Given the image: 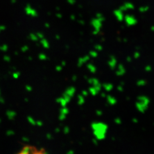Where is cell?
<instances>
[{"label": "cell", "instance_id": "cell-43", "mask_svg": "<svg viewBox=\"0 0 154 154\" xmlns=\"http://www.w3.org/2000/svg\"><path fill=\"white\" fill-rule=\"evenodd\" d=\"M56 70L57 71H59V72L61 71L62 70V66H56Z\"/></svg>", "mask_w": 154, "mask_h": 154}, {"label": "cell", "instance_id": "cell-47", "mask_svg": "<svg viewBox=\"0 0 154 154\" xmlns=\"http://www.w3.org/2000/svg\"><path fill=\"white\" fill-rule=\"evenodd\" d=\"M93 143L95 144V145H97V144H98V139H93Z\"/></svg>", "mask_w": 154, "mask_h": 154}, {"label": "cell", "instance_id": "cell-42", "mask_svg": "<svg viewBox=\"0 0 154 154\" xmlns=\"http://www.w3.org/2000/svg\"><path fill=\"white\" fill-rule=\"evenodd\" d=\"M82 95L84 96V97H85V96H88V92L87 91H82Z\"/></svg>", "mask_w": 154, "mask_h": 154}, {"label": "cell", "instance_id": "cell-25", "mask_svg": "<svg viewBox=\"0 0 154 154\" xmlns=\"http://www.w3.org/2000/svg\"><path fill=\"white\" fill-rule=\"evenodd\" d=\"M98 53L96 52V51H91L89 52V56L91 57H93V58H96L98 57Z\"/></svg>", "mask_w": 154, "mask_h": 154}, {"label": "cell", "instance_id": "cell-4", "mask_svg": "<svg viewBox=\"0 0 154 154\" xmlns=\"http://www.w3.org/2000/svg\"><path fill=\"white\" fill-rule=\"evenodd\" d=\"M108 64L109 67L112 69H114L117 64V60L114 56H111L110 57V59L108 61Z\"/></svg>", "mask_w": 154, "mask_h": 154}, {"label": "cell", "instance_id": "cell-44", "mask_svg": "<svg viewBox=\"0 0 154 154\" xmlns=\"http://www.w3.org/2000/svg\"><path fill=\"white\" fill-rule=\"evenodd\" d=\"M117 89H118V90L119 91H120V92H122V91H123V85H120L118 86V88Z\"/></svg>", "mask_w": 154, "mask_h": 154}, {"label": "cell", "instance_id": "cell-20", "mask_svg": "<svg viewBox=\"0 0 154 154\" xmlns=\"http://www.w3.org/2000/svg\"><path fill=\"white\" fill-rule=\"evenodd\" d=\"M116 16L117 18L119 21H122L123 19V14L120 12V11H116L115 12Z\"/></svg>", "mask_w": 154, "mask_h": 154}, {"label": "cell", "instance_id": "cell-37", "mask_svg": "<svg viewBox=\"0 0 154 154\" xmlns=\"http://www.w3.org/2000/svg\"><path fill=\"white\" fill-rule=\"evenodd\" d=\"M69 128L68 127H64V133L65 134H69Z\"/></svg>", "mask_w": 154, "mask_h": 154}, {"label": "cell", "instance_id": "cell-5", "mask_svg": "<svg viewBox=\"0 0 154 154\" xmlns=\"http://www.w3.org/2000/svg\"><path fill=\"white\" fill-rule=\"evenodd\" d=\"M89 59H90V56L89 55H85L83 57L79 58L77 66H78V67H81L84 63H85V62L89 61Z\"/></svg>", "mask_w": 154, "mask_h": 154}, {"label": "cell", "instance_id": "cell-13", "mask_svg": "<svg viewBox=\"0 0 154 154\" xmlns=\"http://www.w3.org/2000/svg\"><path fill=\"white\" fill-rule=\"evenodd\" d=\"M31 152H32L31 147H30L29 146H26L22 149V150L19 153H20L21 154H28V153H30Z\"/></svg>", "mask_w": 154, "mask_h": 154}, {"label": "cell", "instance_id": "cell-53", "mask_svg": "<svg viewBox=\"0 0 154 154\" xmlns=\"http://www.w3.org/2000/svg\"><path fill=\"white\" fill-rule=\"evenodd\" d=\"M74 153V151L73 150H69L67 152V154H73Z\"/></svg>", "mask_w": 154, "mask_h": 154}, {"label": "cell", "instance_id": "cell-10", "mask_svg": "<svg viewBox=\"0 0 154 154\" xmlns=\"http://www.w3.org/2000/svg\"><path fill=\"white\" fill-rule=\"evenodd\" d=\"M56 102L58 103H59L62 107H66V105H67V104L68 103L67 102V101L63 98V97H60V98H57V100H56Z\"/></svg>", "mask_w": 154, "mask_h": 154}, {"label": "cell", "instance_id": "cell-46", "mask_svg": "<svg viewBox=\"0 0 154 154\" xmlns=\"http://www.w3.org/2000/svg\"><path fill=\"white\" fill-rule=\"evenodd\" d=\"M46 138L48 139H52V136H51V134H46Z\"/></svg>", "mask_w": 154, "mask_h": 154}, {"label": "cell", "instance_id": "cell-39", "mask_svg": "<svg viewBox=\"0 0 154 154\" xmlns=\"http://www.w3.org/2000/svg\"><path fill=\"white\" fill-rule=\"evenodd\" d=\"M37 37H38V38H40V39H42V38H44V35H43L42 33H39V32L37 33Z\"/></svg>", "mask_w": 154, "mask_h": 154}, {"label": "cell", "instance_id": "cell-35", "mask_svg": "<svg viewBox=\"0 0 154 154\" xmlns=\"http://www.w3.org/2000/svg\"><path fill=\"white\" fill-rule=\"evenodd\" d=\"M114 122H115V123H116L117 125H120V124L122 123V120H121V119H120V118H117L115 119Z\"/></svg>", "mask_w": 154, "mask_h": 154}, {"label": "cell", "instance_id": "cell-48", "mask_svg": "<svg viewBox=\"0 0 154 154\" xmlns=\"http://www.w3.org/2000/svg\"><path fill=\"white\" fill-rule=\"evenodd\" d=\"M23 141L24 142H28L29 141V139L28 137H23Z\"/></svg>", "mask_w": 154, "mask_h": 154}, {"label": "cell", "instance_id": "cell-34", "mask_svg": "<svg viewBox=\"0 0 154 154\" xmlns=\"http://www.w3.org/2000/svg\"><path fill=\"white\" fill-rule=\"evenodd\" d=\"M28 49H29L28 46H26V45H25V46H23L21 48V51H22L23 52H26V51H27L28 50Z\"/></svg>", "mask_w": 154, "mask_h": 154}, {"label": "cell", "instance_id": "cell-14", "mask_svg": "<svg viewBox=\"0 0 154 154\" xmlns=\"http://www.w3.org/2000/svg\"><path fill=\"white\" fill-rule=\"evenodd\" d=\"M88 82L89 84L93 85V86H95L96 85H98L100 84V82L97 79L95 78H91L88 79Z\"/></svg>", "mask_w": 154, "mask_h": 154}, {"label": "cell", "instance_id": "cell-9", "mask_svg": "<svg viewBox=\"0 0 154 154\" xmlns=\"http://www.w3.org/2000/svg\"><path fill=\"white\" fill-rule=\"evenodd\" d=\"M6 115L8 119L12 120L16 116V112L15 111H14V110H8L6 112Z\"/></svg>", "mask_w": 154, "mask_h": 154}, {"label": "cell", "instance_id": "cell-24", "mask_svg": "<svg viewBox=\"0 0 154 154\" xmlns=\"http://www.w3.org/2000/svg\"><path fill=\"white\" fill-rule=\"evenodd\" d=\"M137 85L138 86H140V87L145 85H146V81L144 80H139V81H137Z\"/></svg>", "mask_w": 154, "mask_h": 154}, {"label": "cell", "instance_id": "cell-11", "mask_svg": "<svg viewBox=\"0 0 154 154\" xmlns=\"http://www.w3.org/2000/svg\"><path fill=\"white\" fill-rule=\"evenodd\" d=\"M107 100L108 103L109 105H114L117 103L116 99L110 95H109L107 96Z\"/></svg>", "mask_w": 154, "mask_h": 154}, {"label": "cell", "instance_id": "cell-57", "mask_svg": "<svg viewBox=\"0 0 154 154\" xmlns=\"http://www.w3.org/2000/svg\"><path fill=\"white\" fill-rule=\"evenodd\" d=\"M55 38H57V39H60V36L59 35H56Z\"/></svg>", "mask_w": 154, "mask_h": 154}, {"label": "cell", "instance_id": "cell-49", "mask_svg": "<svg viewBox=\"0 0 154 154\" xmlns=\"http://www.w3.org/2000/svg\"><path fill=\"white\" fill-rule=\"evenodd\" d=\"M76 80H77V76L74 75L73 77H72V80H73V82H75Z\"/></svg>", "mask_w": 154, "mask_h": 154}, {"label": "cell", "instance_id": "cell-6", "mask_svg": "<svg viewBox=\"0 0 154 154\" xmlns=\"http://www.w3.org/2000/svg\"><path fill=\"white\" fill-rule=\"evenodd\" d=\"M75 92H76V89H75V88H74V87H70V88H67L66 90L64 93L66 94H67V95H68L69 96H70L71 98H72L74 96Z\"/></svg>", "mask_w": 154, "mask_h": 154}, {"label": "cell", "instance_id": "cell-55", "mask_svg": "<svg viewBox=\"0 0 154 154\" xmlns=\"http://www.w3.org/2000/svg\"><path fill=\"white\" fill-rule=\"evenodd\" d=\"M5 102V101H4V100L3 99V98H0V103H3Z\"/></svg>", "mask_w": 154, "mask_h": 154}, {"label": "cell", "instance_id": "cell-28", "mask_svg": "<svg viewBox=\"0 0 154 154\" xmlns=\"http://www.w3.org/2000/svg\"><path fill=\"white\" fill-rule=\"evenodd\" d=\"M62 97H63L66 101H67V103H69V102H70V100H71V97L70 96H69L68 95H67V94H66L65 93H64L63 94V96H62Z\"/></svg>", "mask_w": 154, "mask_h": 154}, {"label": "cell", "instance_id": "cell-29", "mask_svg": "<svg viewBox=\"0 0 154 154\" xmlns=\"http://www.w3.org/2000/svg\"><path fill=\"white\" fill-rule=\"evenodd\" d=\"M6 134L8 136H14V135L15 134V132H14L13 131H12V130H8V131H7Z\"/></svg>", "mask_w": 154, "mask_h": 154}, {"label": "cell", "instance_id": "cell-30", "mask_svg": "<svg viewBox=\"0 0 154 154\" xmlns=\"http://www.w3.org/2000/svg\"><path fill=\"white\" fill-rule=\"evenodd\" d=\"M12 76H13L14 79H17L19 77V76H20V73H19V72H18V71L17 72H14V73L12 75Z\"/></svg>", "mask_w": 154, "mask_h": 154}, {"label": "cell", "instance_id": "cell-60", "mask_svg": "<svg viewBox=\"0 0 154 154\" xmlns=\"http://www.w3.org/2000/svg\"><path fill=\"white\" fill-rule=\"evenodd\" d=\"M123 41H124V42H127V39H124V40H123Z\"/></svg>", "mask_w": 154, "mask_h": 154}, {"label": "cell", "instance_id": "cell-50", "mask_svg": "<svg viewBox=\"0 0 154 154\" xmlns=\"http://www.w3.org/2000/svg\"><path fill=\"white\" fill-rule=\"evenodd\" d=\"M127 62H132V59H131V57H127Z\"/></svg>", "mask_w": 154, "mask_h": 154}, {"label": "cell", "instance_id": "cell-16", "mask_svg": "<svg viewBox=\"0 0 154 154\" xmlns=\"http://www.w3.org/2000/svg\"><path fill=\"white\" fill-rule=\"evenodd\" d=\"M103 88L106 91H110L113 89V85L110 83H106L103 85Z\"/></svg>", "mask_w": 154, "mask_h": 154}, {"label": "cell", "instance_id": "cell-45", "mask_svg": "<svg viewBox=\"0 0 154 154\" xmlns=\"http://www.w3.org/2000/svg\"><path fill=\"white\" fill-rule=\"evenodd\" d=\"M96 115H98V116H102L103 114V112L102 111V110H96Z\"/></svg>", "mask_w": 154, "mask_h": 154}, {"label": "cell", "instance_id": "cell-21", "mask_svg": "<svg viewBox=\"0 0 154 154\" xmlns=\"http://www.w3.org/2000/svg\"><path fill=\"white\" fill-rule=\"evenodd\" d=\"M68 113H69V110L66 107L62 108L60 110V114H63L67 115Z\"/></svg>", "mask_w": 154, "mask_h": 154}, {"label": "cell", "instance_id": "cell-38", "mask_svg": "<svg viewBox=\"0 0 154 154\" xmlns=\"http://www.w3.org/2000/svg\"><path fill=\"white\" fill-rule=\"evenodd\" d=\"M25 89L28 91V92H31V91H32V88L30 85H26Z\"/></svg>", "mask_w": 154, "mask_h": 154}, {"label": "cell", "instance_id": "cell-52", "mask_svg": "<svg viewBox=\"0 0 154 154\" xmlns=\"http://www.w3.org/2000/svg\"><path fill=\"white\" fill-rule=\"evenodd\" d=\"M132 122L134 123H138V120L136 119V118H134L132 119Z\"/></svg>", "mask_w": 154, "mask_h": 154}, {"label": "cell", "instance_id": "cell-54", "mask_svg": "<svg viewBox=\"0 0 154 154\" xmlns=\"http://www.w3.org/2000/svg\"><path fill=\"white\" fill-rule=\"evenodd\" d=\"M59 132H60V128H57L55 129V132L59 133Z\"/></svg>", "mask_w": 154, "mask_h": 154}, {"label": "cell", "instance_id": "cell-51", "mask_svg": "<svg viewBox=\"0 0 154 154\" xmlns=\"http://www.w3.org/2000/svg\"><path fill=\"white\" fill-rule=\"evenodd\" d=\"M66 65V62L65 61H62V62H61V66H62V67L65 66Z\"/></svg>", "mask_w": 154, "mask_h": 154}, {"label": "cell", "instance_id": "cell-18", "mask_svg": "<svg viewBox=\"0 0 154 154\" xmlns=\"http://www.w3.org/2000/svg\"><path fill=\"white\" fill-rule=\"evenodd\" d=\"M85 102L84 96L82 94L78 96V104L79 105H82Z\"/></svg>", "mask_w": 154, "mask_h": 154}, {"label": "cell", "instance_id": "cell-26", "mask_svg": "<svg viewBox=\"0 0 154 154\" xmlns=\"http://www.w3.org/2000/svg\"><path fill=\"white\" fill-rule=\"evenodd\" d=\"M38 58H39V59L41 60H45L47 59V56L44 54H41L38 55Z\"/></svg>", "mask_w": 154, "mask_h": 154}, {"label": "cell", "instance_id": "cell-62", "mask_svg": "<svg viewBox=\"0 0 154 154\" xmlns=\"http://www.w3.org/2000/svg\"><path fill=\"white\" fill-rule=\"evenodd\" d=\"M1 122H2V120H1V119H0V123H1Z\"/></svg>", "mask_w": 154, "mask_h": 154}, {"label": "cell", "instance_id": "cell-19", "mask_svg": "<svg viewBox=\"0 0 154 154\" xmlns=\"http://www.w3.org/2000/svg\"><path fill=\"white\" fill-rule=\"evenodd\" d=\"M89 93H90L91 94H92L93 96H96V94H97L99 93L98 91L94 88V86H93V87H91V88H90L89 89Z\"/></svg>", "mask_w": 154, "mask_h": 154}, {"label": "cell", "instance_id": "cell-33", "mask_svg": "<svg viewBox=\"0 0 154 154\" xmlns=\"http://www.w3.org/2000/svg\"><path fill=\"white\" fill-rule=\"evenodd\" d=\"M66 118V115L63 114H60L59 115V119L60 121H63Z\"/></svg>", "mask_w": 154, "mask_h": 154}, {"label": "cell", "instance_id": "cell-58", "mask_svg": "<svg viewBox=\"0 0 154 154\" xmlns=\"http://www.w3.org/2000/svg\"><path fill=\"white\" fill-rule=\"evenodd\" d=\"M151 30H152V31H153V32H154V26H153L152 27V28H151Z\"/></svg>", "mask_w": 154, "mask_h": 154}, {"label": "cell", "instance_id": "cell-15", "mask_svg": "<svg viewBox=\"0 0 154 154\" xmlns=\"http://www.w3.org/2000/svg\"><path fill=\"white\" fill-rule=\"evenodd\" d=\"M41 44L42 45V46L44 47L45 48H46V49H48V48H50V44L49 42H48V41L46 39V38H42V39H41Z\"/></svg>", "mask_w": 154, "mask_h": 154}, {"label": "cell", "instance_id": "cell-1", "mask_svg": "<svg viewBox=\"0 0 154 154\" xmlns=\"http://www.w3.org/2000/svg\"><path fill=\"white\" fill-rule=\"evenodd\" d=\"M91 128L93 131V134L98 140H103L105 138L106 133L108 130V126L102 122H94L91 124Z\"/></svg>", "mask_w": 154, "mask_h": 154}, {"label": "cell", "instance_id": "cell-8", "mask_svg": "<svg viewBox=\"0 0 154 154\" xmlns=\"http://www.w3.org/2000/svg\"><path fill=\"white\" fill-rule=\"evenodd\" d=\"M137 101L140 102H142L144 104H146V105H149L150 103V100H149L148 98H147L146 96H139L137 98Z\"/></svg>", "mask_w": 154, "mask_h": 154}, {"label": "cell", "instance_id": "cell-61", "mask_svg": "<svg viewBox=\"0 0 154 154\" xmlns=\"http://www.w3.org/2000/svg\"><path fill=\"white\" fill-rule=\"evenodd\" d=\"M15 54H16V55H18V53H17V52H15Z\"/></svg>", "mask_w": 154, "mask_h": 154}, {"label": "cell", "instance_id": "cell-56", "mask_svg": "<svg viewBox=\"0 0 154 154\" xmlns=\"http://www.w3.org/2000/svg\"><path fill=\"white\" fill-rule=\"evenodd\" d=\"M101 96H102V97H103V98L106 97V95H105V93H102V94H101Z\"/></svg>", "mask_w": 154, "mask_h": 154}, {"label": "cell", "instance_id": "cell-27", "mask_svg": "<svg viewBox=\"0 0 154 154\" xmlns=\"http://www.w3.org/2000/svg\"><path fill=\"white\" fill-rule=\"evenodd\" d=\"M0 50L3 52H5L8 50V46L7 45H3L2 46H0Z\"/></svg>", "mask_w": 154, "mask_h": 154}, {"label": "cell", "instance_id": "cell-63", "mask_svg": "<svg viewBox=\"0 0 154 154\" xmlns=\"http://www.w3.org/2000/svg\"><path fill=\"white\" fill-rule=\"evenodd\" d=\"M0 32H1V29H0Z\"/></svg>", "mask_w": 154, "mask_h": 154}, {"label": "cell", "instance_id": "cell-59", "mask_svg": "<svg viewBox=\"0 0 154 154\" xmlns=\"http://www.w3.org/2000/svg\"><path fill=\"white\" fill-rule=\"evenodd\" d=\"M28 59L30 60H32V58L31 57H28Z\"/></svg>", "mask_w": 154, "mask_h": 154}, {"label": "cell", "instance_id": "cell-7", "mask_svg": "<svg viewBox=\"0 0 154 154\" xmlns=\"http://www.w3.org/2000/svg\"><path fill=\"white\" fill-rule=\"evenodd\" d=\"M125 73V69L123 64H119L118 67V70L116 71V75L119 76H123Z\"/></svg>", "mask_w": 154, "mask_h": 154}, {"label": "cell", "instance_id": "cell-23", "mask_svg": "<svg viewBox=\"0 0 154 154\" xmlns=\"http://www.w3.org/2000/svg\"><path fill=\"white\" fill-rule=\"evenodd\" d=\"M30 38L32 41H36V42L38 41V38L37 37V35L33 34V33H31V34L30 35Z\"/></svg>", "mask_w": 154, "mask_h": 154}, {"label": "cell", "instance_id": "cell-17", "mask_svg": "<svg viewBox=\"0 0 154 154\" xmlns=\"http://www.w3.org/2000/svg\"><path fill=\"white\" fill-rule=\"evenodd\" d=\"M87 67H88V69L90 71L91 73H94L96 71V67L93 64H88V66H87Z\"/></svg>", "mask_w": 154, "mask_h": 154}, {"label": "cell", "instance_id": "cell-40", "mask_svg": "<svg viewBox=\"0 0 154 154\" xmlns=\"http://www.w3.org/2000/svg\"><path fill=\"white\" fill-rule=\"evenodd\" d=\"M145 69V71L146 72H150L152 70V67H151L150 66H147L145 67V69Z\"/></svg>", "mask_w": 154, "mask_h": 154}, {"label": "cell", "instance_id": "cell-64", "mask_svg": "<svg viewBox=\"0 0 154 154\" xmlns=\"http://www.w3.org/2000/svg\"><path fill=\"white\" fill-rule=\"evenodd\" d=\"M0 92H1V91H0Z\"/></svg>", "mask_w": 154, "mask_h": 154}, {"label": "cell", "instance_id": "cell-2", "mask_svg": "<svg viewBox=\"0 0 154 154\" xmlns=\"http://www.w3.org/2000/svg\"><path fill=\"white\" fill-rule=\"evenodd\" d=\"M136 107L139 112H141V113H144L146 111V110L148 109V105L137 101L136 104Z\"/></svg>", "mask_w": 154, "mask_h": 154}, {"label": "cell", "instance_id": "cell-12", "mask_svg": "<svg viewBox=\"0 0 154 154\" xmlns=\"http://www.w3.org/2000/svg\"><path fill=\"white\" fill-rule=\"evenodd\" d=\"M93 25L95 28V30L100 31V28L102 27V23H101V22L99 20H94L93 22Z\"/></svg>", "mask_w": 154, "mask_h": 154}, {"label": "cell", "instance_id": "cell-32", "mask_svg": "<svg viewBox=\"0 0 154 154\" xmlns=\"http://www.w3.org/2000/svg\"><path fill=\"white\" fill-rule=\"evenodd\" d=\"M3 59H4V60H5V61L7 62H11V57H10L9 56H8V55L4 56V57H3Z\"/></svg>", "mask_w": 154, "mask_h": 154}, {"label": "cell", "instance_id": "cell-41", "mask_svg": "<svg viewBox=\"0 0 154 154\" xmlns=\"http://www.w3.org/2000/svg\"><path fill=\"white\" fill-rule=\"evenodd\" d=\"M42 125H43L42 122L41 121H40V120H38V121L36 122V125H37V126H38V127L42 126Z\"/></svg>", "mask_w": 154, "mask_h": 154}, {"label": "cell", "instance_id": "cell-3", "mask_svg": "<svg viewBox=\"0 0 154 154\" xmlns=\"http://www.w3.org/2000/svg\"><path fill=\"white\" fill-rule=\"evenodd\" d=\"M125 22H126L128 26H133L136 25L137 21L134 17L131 16H127L125 17Z\"/></svg>", "mask_w": 154, "mask_h": 154}, {"label": "cell", "instance_id": "cell-31", "mask_svg": "<svg viewBox=\"0 0 154 154\" xmlns=\"http://www.w3.org/2000/svg\"><path fill=\"white\" fill-rule=\"evenodd\" d=\"M95 49L96 51H102L103 50V46L102 45H97L95 46Z\"/></svg>", "mask_w": 154, "mask_h": 154}, {"label": "cell", "instance_id": "cell-36", "mask_svg": "<svg viewBox=\"0 0 154 154\" xmlns=\"http://www.w3.org/2000/svg\"><path fill=\"white\" fill-rule=\"evenodd\" d=\"M134 57L135 59H138V58L140 57V54H139V52L137 51L135 52L134 54Z\"/></svg>", "mask_w": 154, "mask_h": 154}, {"label": "cell", "instance_id": "cell-22", "mask_svg": "<svg viewBox=\"0 0 154 154\" xmlns=\"http://www.w3.org/2000/svg\"><path fill=\"white\" fill-rule=\"evenodd\" d=\"M27 119H28V122H29V123H30L32 125H36V122L35 121V119H33L32 117L28 116Z\"/></svg>", "mask_w": 154, "mask_h": 154}]
</instances>
